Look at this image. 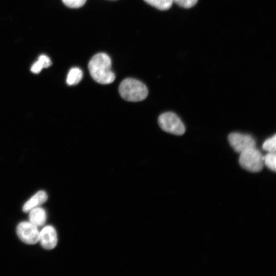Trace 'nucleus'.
<instances>
[{"mask_svg":"<svg viewBox=\"0 0 276 276\" xmlns=\"http://www.w3.org/2000/svg\"><path fill=\"white\" fill-rule=\"evenodd\" d=\"M57 241V233L53 226L47 225L39 231V241L44 249L51 250L54 248Z\"/></svg>","mask_w":276,"mask_h":276,"instance_id":"obj_7","label":"nucleus"},{"mask_svg":"<svg viewBox=\"0 0 276 276\" xmlns=\"http://www.w3.org/2000/svg\"><path fill=\"white\" fill-rule=\"evenodd\" d=\"M147 3L160 10L170 9L173 4L172 0H144Z\"/></svg>","mask_w":276,"mask_h":276,"instance_id":"obj_11","label":"nucleus"},{"mask_svg":"<svg viewBox=\"0 0 276 276\" xmlns=\"http://www.w3.org/2000/svg\"><path fill=\"white\" fill-rule=\"evenodd\" d=\"M38 61L41 63L43 68L48 67L52 64L50 59L47 56L44 55L40 56Z\"/></svg>","mask_w":276,"mask_h":276,"instance_id":"obj_16","label":"nucleus"},{"mask_svg":"<svg viewBox=\"0 0 276 276\" xmlns=\"http://www.w3.org/2000/svg\"><path fill=\"white\" fill-rule=\"evenodd\" d=\"M88 68L91 77L100 84H110L115 80V74L111 70V59L104 53L94 55L89 61Z\"/></svg>","mask_w":276,"mask_h":276,"instance_id":"obj_1","label":"nucleus"},{"mask_svg":"<svg viewBox=\"0 0 276 276\" xmlns=\"http://www.w3.org/2000/svg\"><path fill=\"white\" fill-rule=\"evenodd\" d=\"M262 148L268 152H275L276 150V135L274 134L272 137L267 139L262 145Z\"/></svg>","mask_w":276,"mask_h":276,"instance_id":"obj_13","label":"nucleus"},{"mask_svg":"<svg viewBox=\"0 0 276 276\" xmlns=\"http://www.w3.org/2000/svg\"><path fill=\"white\" fill-rule=\"evenodd\" d=\"M263 164L269 169L275 172L276 169L275 152H268L263 156Z\"/></svg>","mask_w":276,"mask_h":276,"instance_id":"obj_12","label":"nucleus"},{"mask_svg":"<svg viewBox=\"0 0 276 276\" xmlns=\"http://www.w3.org/2000/svg\"><path fill=\"white\" fill-rule=\"evenodd\" d=\"M86 0H62L63 3L67 7L77 8L84 5Z\"/></svg>","mask_w":276,"mask_h":276,"instance_id":"obj_14","label":"nucleus"},{"mask_svg":"<svg viewBox=\"0 0 276 276\" xmlns=\"http://www.w3.org/2000/svg\"><path fill=\"white\" fill-rule=\"evenodd\" d=\"M228 141L233 149L238 153H241L247 149L256 147V141L250 135L238 132L230 133Z\"/></svg>","mask_w":276,"mask_h":276,"instance_id":"obj_6","label":"nucleus"},{"mask_svg":"<svg viewBox=\"0 0 276 276\" xmlns=\"http://www.w3.org/2000/svg\"><path fill=\"white\" fill-rule=\"evenodd\" d=\"M263 155L256 147L240 153L239 162L244 169L251 172H259L262 170L264 164Z\"/></svg>","mask_w":276,"mask_h":276,"instance_id":"obj_3","label":"nucleus"},{"mask_svg":"<svg viewBox=\"0 0 276 276\" xmlns=\"http://www.w3.org/2000/svg\"><path fill=\"white\" fill-rule=\"evenodd\" d=\"M83 72L78 67L72 68L67 76L66 83L69 85L77 84L82 79Z\"/></svg>","mask_w":276,"mask_h":276,"instance_id":"obj_10","label":"nucleus"},{"mask_svg":"<svg viewBox=\"0 0 276 276\" xmlns=\"http://www.w3.org/2000/svg\"><path fill=\"white\" fill-rule=\"evenodd\" d=\"M29 221L37 227L43 226L47 220V213L42 208L36 207L29 212Z\"/></svg>","mask_w":276,"mask_h":276,"instance_id":"obj_9","label":"nucleus"},{"mask_svg":"<svg viewBox=\"0 0 276 276\" xmlns=\"http://www.w3.org/2000/svg\"><path fill=\"white\" fill-rule=\"evenodd\" d=\"M121 97L130 102H139L145 99L148 94L146 86L141 81L126 78L123 80L119 87Z\"/></svg>","mask_w":276,"mask_h":276,"instance_id":"obj_2","label":"nucleus"},{"mask_svg":"<svg viewBox=\"0 0 276 276\" xmlns=\"http://www.w3.org/2000/svg\"><path fill=\"white\" fill-rule=\"evenodd\" d=\"M179 6L185 8H190L194 6L197 3L198 0H172Z\"/></svg>","mask_w":276,"mask_h":276,"instance_id":"obj_15","label":"nucleus"},{"mask_svg":"<svg viewBox=\"0 0 276 276\" xmlns=\"http://www.w3.org/2000/svg\"><path fill=\"white\" fill-rule=\"evenodd\" d=\"M42 68L43 67L42 65L37 60L32 65L31 70L33 73L38 74L41 71Z\"/></svg>","mask_w":276,"mask_h":276,"instance_id":"obj_17","label":"nucleus"},{"mask_svg":"<svg viewBox=\"0 0 276 276\" xmlns=\"http://www.w3.org/2000/svg\"><path fill=\"white\" fill-rule=\"evenodd\" d=\"M19 239L27 244H35L39 242V231L38 227L30 221H22L16 227Z\"/></svg>","mask_w":276,"mask_h":276,"instance_id":"obj_5","label":"nucleus"},{"mask_svg":"<svg viewBox=\"0 0 276 276\" xmlns=\"http://www.w3.org/2000/svg\"><path fill=\"white\" fill-rule=\"evenodd\" d=\"M48 200V195L44 191H39L31 197L24 205L23 211L29 212L32 209L39 206Z\"/></svg>","mask_w":276,"mask_h":276,"instance_id":"obj_8","label":"nucleus"},{"mask_svg":"<svg viewBox=\"0 0 276 276\" xmlns=\"http://www.w3.org/2000/svg\"><path fill=\"white\" fill-rule=\"evenodd\" d=\"M160 128L166 132L181 135L185 132V127L180 119L174 113L167 112L161 114L158 119Z\"/></svg>","mask_w":276,"mask_h":276,"instance_id":"obj_4","label":"nucleus"}]
</instances>
